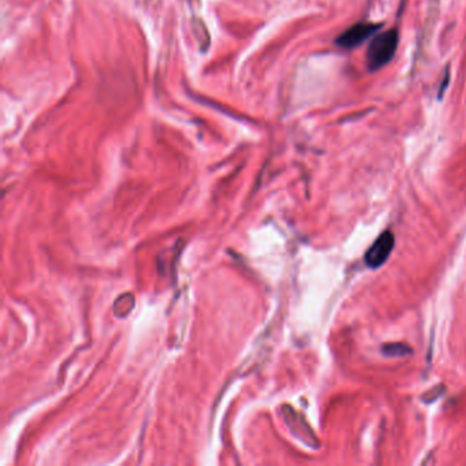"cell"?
Masks as SVG:
<instances>
[{
    "label": "cell",
    "instance_id": "1",
    "mask_svg": "<svg viewBox=\"0 0 466 466\" xmlns=\"http://www.w3.org/2000/svg\"><path fill=\"white\" fill-rule=\"evenodd\" d=\"M399 44V33L390 29L375 35L366 49V68L369 72H376L390 63L396 54Z\"/></svg>",
    "mask_w": 466,
    "mask_h": 466
},
{
    "label": "cell",
    "instance_id": "2",
    "mask_svg": "<svg viewBox=\"0 0 466 466\" xmlns=\"http://www.w3.org/2000/svg\"><path fill=\"white\" fill-rule=\"evenodd\" d=\"M382 29V24H369V22H359L342 32L335 38V44L345 49H352L361 45L368 38L375 36Z\"/></svg>",
    "mask_w": 466,
    "mask_h": 466
},
{
    "label": "cell",
    "instance_id": "3",
    "mask_svg": "<svg viewBox=\"0 0 466 466\" xmlns=\"http://www.w3.org/2000/svg\"><path fill=\"white\" fill-rule=\"evenodd\" d=\"M395 247L394 234L387 230L382 233L378 240L371 245V248L365 253V263L369 268L376 270L382 267L393 253Z\"/></svg>",
    "mask_w": 466,
    "mask_h": 466
},
{
    "label": "cell",
    "instance_id": "4",
    "mask_svg": "<svg viewBox=\"0 0 466 466\" xmlns=\"http://www.w3.org/2000/svg\"><path fill=\"white\" fill-rule=\"evenodd\" d=\"M382 353L389 357H403L412 353V349L405 343H389L385 345Z\"/></svg>",
    "mask_w": 466,
    "mask_h": 466
},
{
    "label": "cell",
    "instance_id": "5",
    "mask_svg": "<svg viewBox=\"0 0 466 466\" xmlns=\"http://www.w3.org/2000/svg\"><path fill=\"white\" fill-rule=\"evenodd\" d=\"M447 84H449V70H447L446 75H444V84H442V85H440V88H439V99H440V98H442V95L444 93V91H446L444 88L447 86Z\"/></svg>",
    "mask_w": 466,
    "mask_h": 466
}]
</instances>
